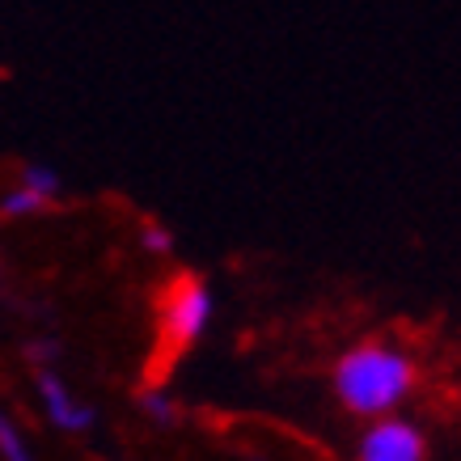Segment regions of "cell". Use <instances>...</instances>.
I'll use <instances>...</instances> for the list:
<instances>
[{
	"mask_svg": "<svg viewBox=\"0 0 461 461\" xmlns=\"http://www.w3.org/2000/svg\"><path fill=\"white\" fill-rule=\"evenodd\" d=\"M330 385L343 411H351L356 420H381V415H393L415 393L420 364L390 339H364L335 360Z\"/></svg>",
	"mask_w": 461,
	"mask_h": 461,
	"instance_id": "6da1fadb",
	"label": "cell"
},
{
	"mask_svg": "<svg viewBox=\"0 0 461 461\" xmlns=\"http://www.w3.org/2000/svg\"><path fill=\"white\" fill-rule=\"evenodd\" d=\"M212 326V288L199 271H178L157 301V339L169 360L195 348Z\"/></svg>",
	"mask_w": 461,
	"mask_h": 461,
	"instance_id": "7a4b0ae2",
	"label": "cell"
},
{
	"mask_svg": "<svg viewBox=\"0 0 461 461\" xmlns=\"http://www.w3.org/2000/svg\"><path fill=\"white\" fill-rule=\"evenodd\" d=\"M34 390H39V402H42V415L47 423L56 428V432H68V436H85L94 423H98V411L77 398L68 381L59 377L51 364H42L39 373H34Z\"/></svg>",
	"mask_w": 461,
	"mask_h": 461,
	"instance_id": "3957f363",
	"label": "cell"
},
{
	"mask_svg": "<svg viewBox=\"0 0 461 461\" xmlns=\"http://www.w3.org/2000/svg\"><path fill=\"white\" fill-rule=\"evenodd\" d=\"M428 457V440L411 420L398 415H381L368 420L356 448V461H423Z\"/></svg>",
	"mask_w": 461,
	"mask_h": 461,
	"instance_id": "277c9868",
	"label": "cell"
},
{
	"mask_svg": "<svg viewBox=\"0 0 461 461\" xmlns=\"http://www.w3.org/2000/svg\"><path fill=\"white\" fill-rule=\"evenodd\" d=\"M59 191H64V182H59L56 169L30 161V166H22L17 186H9V191L0 195V216H5V221H26V216H39V212H47L51 203H56Z\"/></svg>",
	"mask_w": 461,
	"mask_h": 461,
	"instance_id": "5b68a950",
	"label": "cell"
},
{
	"mask_svg": "<svg viewBox=\"0 0 461 461\" xmlns=\"http://www.w3.org/2000/svg\"><path fill=\"white\" fill-rule=\"evenodd\" d=\"M0 461H34V448H30L26 432L17 428V420L0 406Z\"/></svg>",
	"mask_w": 461,
	"mask_h": 461,
	"instance_id": "8992f818",
	"label": "cell"
},
{
	"mask_svg": "<svg viewBox=\"0 0 461 461\" xmlns=\"http://www.w3.org/2000/svg\"><path fill=\"white\" fill-rule=\"evenodd\" d=\"M140 411L153 423H161V428H169V423L178 420V402H174L166 390H144L140 393Z\"/></svg>",
	"mask_w": 461,
	"mask_h": 461,
	"instance_id": "52a82bcc",
	"label": "cell"
},
{
	"mask_svg": "<svg viewBox=\"0 0 461 461\" xmlns=\"http://www.w3.org/2000/svg\"><path fill=\"white\" fill-rule=\"evenodd\" d=\"M140 246L149 254H174V233H169L166 224H153V221H149L140 229Z\"/></svg>",
	"mask_w": 461,
	"mask_h": 461,
	"instance_id": "ba28073f",
	"label": "cell"
},
{
	"mask_svg": "<svg viewBox=\"0 0 461 461\" xmlns=\"http://www.w3.org/2000/svg\"><path fill=\"white\" fill-rule=\"evenodd\" d=\"M30 360H42V364L56 360V348H51V339H42V343H30Z\"/></svg>",
	"mask_w": 461,
	"mask_h": 461,
	"instance_id": "9c48e42d",
	"label": "cell"
}]
</instances>
